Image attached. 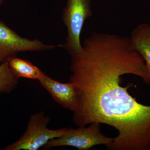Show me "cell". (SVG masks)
I'll return each instance as SVG.
<instances>
[{"mask_svg":"<svg viewBox=\"0 0 150 150\" xmlns=\"http://www.w3.org/2000/svg\"><path fill=\"white\" fill-rule=\"evenodd\" d=\"M91 0H67L62 19L67 29L66 40L62 47L72 56L82 50L81 32L85 21L92 15Z\"/></svg>","mask_w":150,"mask_h":150,"instance_id":"7a4b0ae2","label":"cell"},{"mask_svg":"<svg viewBox=\"0 0 150 150\" xmlns=\"http://www.w3.org/2000/svg\"><path fill=\"white\" fill-rule=\"evenodd\" d=\"M3 2H4V0H0V6L2 4Z\"/></svg>","mask_w":150,"mask_h":150,"instance_id":"30bf717a","label":"cell"},{"mask_svg":"<svg viewBox=\"0 0 150 150\" xmlns=\"http://www.w3.org/2000/svg\"><path fill=\"white\" fill-rule=\"evenodd\" d=\"M18 83V79L12 72L7 61L0 64V94L13 91Z\"/></svg>","mask_w":150,"mask_h":150,"instance_id":"9c48e42d","label":"cell"},{"mask_svg":"<svg viewBox=\"0 0 150 150\" xmlns=\"http://www.w3.org/2000/svg\"><path fill=\"white\" fill-rule=\"evenodd\" d=\"M59 47L62 45H48L38 39L21 37L0 21V64L19 52L43 51Z\"/></svg>","mask_w":150,"mask_h":150,"instance_id":"5b68a950","label":"cell"},{"mask_svg":"<svg viewBox=\"0 0 150 150\" xmlns=\"http://www.w3.org/2000/svg\"><path fill=\"white\" fill-rule=\"evenodd\" d=\"M38 81L62 107L73 112L77 110L79 104L80 91L76 84L70 82L62 83L46 74Z\"/></svg>","mask_w":150,"mask_h":150,"instance_id":"8992f818","label":"cell"},{"mask_svg":"<svg viewBox=\"0 0 150 150\" xmlns=\"http://www.w3.org/2000/svg\"><path fill=\"white\" fill-rule=\"evenodd\" d=\"M129 39L131 49L138 52L144 59L150 79V25L146 23L138 25L132 30Z\"/></svg>","mask_w":150,"mask_h":150,"instance_id":"52a82bcc","label":"cell"},{"mask_svg":"<svg viewBox=\"0 0 150 150\" xmlns=\"http://www.w3.org/2000/svg\"><path fill=\"white\" fill-rule=\"evenodd\" d=\"M82 50L71 56L69 82L77 85L79 104L73 112L78 127L105 124L118 131L110 150H150V105L140 103L121 86V76L132 74L146 84L145 62L131 49L129 38L93 32Z\"/></svg>","mask_w":150,"mask_h":150,"instance_id":"6da1fadb","label":"cell"},{"mask_svg":"<svg viewBox=\"0 0 150 150\" xmlns=\"http://www.w3.org/2000/svg\"><path fill=\"white\" fill-rule=\"evenodd\" d=\"M7 62L12 72L18 79L23 78L38 80L45 75L40 69L27 60L15 56L9 59Z\"/></svg>","mask_w":150,"mask_h":150,"instance_id":"ba28073f","label":"cell"},{"mask_svg":"<svg viewBox=\"0 0 150 150\" xmlns=\"http://www.w3.org/2000/svg\"><path fill=\"white\" fill-rule=\"evenodd\" d=\"M88 127H78L76 129H69L67 134L52 139L42 147L44 149H50L58 147H74L79 150L90 149L95 146L103 145L108 148L114 138L106 137L100 131V124L93 123Z\"/></svg>","mask_w":150,"mask_h":150,"instance_id":"277c9868","label":"cell"},{"mask_svg":"<svg viewBox=\"0 0 150 150\" xmlns=\"http://www.w3.org/2000/svg\"><path fill=\"white\" fill-rule=\"evenodd\" d=\"M50 117L43 111L33 114L30 118L24 133L16 142L7 146L6 150H37L50 140L64 136L68 128L51 129L47 126Z\"/></svg>","mask_w":150,"mask_h":150,"instance_id":"3957f363","label":"cell"}]
</instances>
